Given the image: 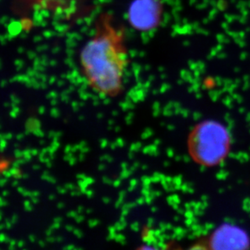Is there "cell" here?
<instances>
[{"instance_id": "cell-1", "label": "cell", "mask_w": 250, "mask_h": 250, "mask_svg": "<svg viewBox=\"0 0 250 250\" xmlns=\"http://www.w3.org/2000/svg\"><path fill=\"white\" fill-rule=\"evenodd\" d=\"M127 55L123 32L108 15L100 17L96 30L80 54L81 67L88 84L105 96H115L123 86Z\"/></svg>"}, {"instance_id": "cell-2", "label": "cell", "mask_w": 250, "mask_h": 250, "mask_svg": "<svg viewBox=\"0 0 250 250\" xmlns=\"http://www.w3.org/2000/svg\"><path fill=\"white\" fill-rule=\"evenodd\" d=\"M229 142V136L220 125H202L192 134L190 146L191 155L198 164L214 166L227 156Z\"/></svg>"}, {"instance_id": "cell-3", "label": "cell", "mask_w": 250, "mask_h": 250, "mask_svg": "<svg viewBox=\"0 0 250 250\" xmlns=\"http://www.w3.org/2000/svg\"><path fill=\"white\" fill-rule=\"evenodd\" d=\"M163 14L161 0H134L128 9V20L132 26L147 31L156 27Z\"/></svg>"}, {"instance_id": "cell-4", "label": "cell", "mask_w": 250, "mask_h": 250, "mask_svg": "<svg viewBox=\"0 0 250 250\" xmlns=\"http://www.w3.org/2000/svg\"><path fill=\"white\" fill-rule=\"evenodd\" d=\"M207 244L209 250H249L250 238L241 228L224 224L212 233Z\"/></svg>"}, {"instance_id": "cell-5", "label": "cell", "mask_w": 250, "mask_h": 250, "mask_svg": "<svg viewBox=\"0 0 250 250\" xmlns=\"http://www.w3.org/2000/svg\"><path fill=\"white\" fill-rule=\"evenodd\" d=\"M175 250H183L177 249ZM184 250H209L207 246V243H203V242H200V243L195 244L193 246H191L189 248L186 249Z\"/></svg>"}, {"instance_id": "cell-6", "label": "cell", "mask_w": 250, "mask_h": 250, "mask_svg": "<svg viewBox=\"0 0 250 250\" xmlns=\"http://www.w3.org/2000/svg\"><path fill=\"white\" fill-rule=\"evenodd\" d=\"M135 250H157L156 248H154V247H152V246H142L138 247V248L136 249Z\"/></svg>"}]
</instances>
